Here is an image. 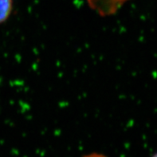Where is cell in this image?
<instances>
[{
    "instance_id": "6da1fadb",
    "label": "cell",
    "mask_w": 157,
    "mask_h": 157,
    "mask_svg": "<svg viewBox=\"0 0 157 157\" xmlns=\"http://www.w3.org/2000/svg\"><path fill=\"white\" fill-rule=\"evenodd\" d=\"M93 10L102 16L112 15L128 0H87Z\"/></svg>"
},
{
    "instance_id": "7a4b0ae2",
    "label": "cell",
    "mask_w": 157,
    "mask_h": 157,
    "mask_svg": "<svg viewBox=\"0 0 157 157\" xmlns=\"http://www.w3.org/2000/svg\"><path fill=\"white\" fill-rule=\"evenodd\" d=\"M12 10V0H0V23L6 21Z\"/></svg>"
},
{
    "instance_id": "3957f363",
    "label": "cell",
    "mask_w": 157,
    "mask_h": 157,
    "mask_svg": "<svg viewBox=\"0 0 157 157\" xmlns=\"http://www.w3.org/2000/svg\"><path fill=\"white\" fill-rule=\"evenodd\" d=\"M151 157H157V152H156V153L154 154V155H152V156H151Z\"/></svg>"
}]
</instances>
